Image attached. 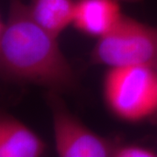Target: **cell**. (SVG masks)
<instances>
[{
  "label": "cell",
  "mask_w": 157,
  "mask_h": 157,
  "mask_svg": "<svg viewBox=\"0 0 157 157\" xmlns=\"http://www.w3.org/2000/svg\"><path fill=\"white\" fill-rule=\"evenodd\" d=\"M104 96L117 117L139 121L157 113V70L148 67H112L104 78Z\"/></svg>",
  "instance_id": "obj_2"
},
{
  "label": "cell",
  "mask_w": 157,
  "mask_h": 157,
  "mask_svg": "<svg viewBox=\"0 0 157 157\" xmlns=\"http://www.w3.org/2000/svg\"><path fill=\"white\" fill-rule=\"evenodd\" d=\"M45 142L17 118L2 114L0 119V156L39 157L45 151Z\"/></svg>",
  "instance_id": "obj_6"
},
{
  "label": "cell",
  "mask_w": 157,
  "mask_h": 157,
  "mask_svg": "<svg viewBox=\"0 0 157 157\" xmlns=\"http://www.w3.org/2000/svg\"><path fill=\"white\" fill-rule=\"evenodd\" d=\"M120 2H126V3H137L141 0H119Z\"/></svg>",
  "instance_id": "obj_9"
},
{
  "label": "cell",
  "mask_w": 157,
  "mask_h": 157,
  "mask_svg": "<svg viewBox=\"0 0 157 157\" xmlns=\"http://www.w3.org/2000/svg\"><path fill=\"white\" fill-rule=\"evenodd\" d=\"M0 67L6 78L60 92L75 86V75L57 38L34 21L27 4L10 0L0 28Z\"/></svg>",
  "instance_id": "obj_1"
},
{
  "label": "cell",
  "mask_w": 157,
  "mask_h": 157,
  "mask_svg": "<svg viewBox=\"0 0 157 157\" xmlns=\"http://www.w3.org/2000/svg\"><path fill=\"white\" fill-rule=\"evenodd\" d=\"M77 0H30L27 4L34 21L58 39L73 24Z\"/></svg>",
  "instance_id": "obj_7"
},
{
  "label": "cell",
  "mask_w": 157,
  "mask_h": 157,
  "mask_svg": "<svg viewBox=\"0 0 157 157\" xmlns=\"http://www.w3.org/2000/svg\"><path fill=\"white\" fill-rule=\"evenodd\" d=\"M122 17L119 0H77L73 25L82 33L100 39Z\"/></svg>",
  "instance_id": "obj_5"
},
{
  "label": "cell",
  "mask_w": 157,
  "mask_h": 157,
  "mask_svg": "<svg viewBox=\"0 0 157 157\" xmlns=\"http://www.w3.org/2000/svg\"><path fill=\"white\" fill-rule=\"evenodd\" d=\"M113 157H155L157 151L139 144H115L113 150Z\"/></svg>",
  "instance_id": "obj_8"
},
{
  "label": "cell",
  "mask_w": 157,
  "mask_h": 157,
  "mask_svg": "<svg viewBox=\"0 0 157 157\" xmlns=\"http://www.w3.org/2000/svg\"><path fill=\"white\" fill-rule=\"evenodd\" d=\"M94 64L112 67H148L157 70V28L124 16L92 51Z\"/></svg>",
  "instance_id": "obj_3"
},
{
  "label": "cell",
  "mask_w": 157,
  "mask_h": 157,
  "mask_svg": "<svg viewBox=\"0 0 157 157\" xmlns=\"http://www.w3.org/2000/svg\"><path fill=\"white\" fill-rule=\"evenodd\" d=\"M58 93L50 91L46 97L57 154L61 157L112 156L115 144L90 130L75 117Z\"/></svg>",
  "instance_id": "obj_4"
}]
</instances>
